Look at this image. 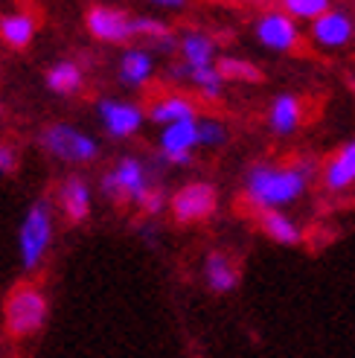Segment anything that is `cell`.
<instances>
[{
	"instance_id": "6da1fadb",
	"label": "cell",
	"mask_w": 355,
	"mask_h": 358,
	"mask_svg": "<svg viewBox=\"0 0 355 358\" xmlns=\"http://www.w3.org/2000/svg\"><path fill=\"white\" fill-rule=\"evenodd\" d=\"M306 184L309 181L294 166H254L247 175V199L262 210H271L277 204H289L300 199Z\"/></svg>"
},
{
	"instance_id": "7a4b0ae2",
	"label": "cell",
	"mask_w": 355,
	"mask_h": 358,
	"mask_svg": "<svg viewBox=\"0 0 355 358\" xmlns=\"http://www.w3.org/2000/svg\"><path fill=\"white\" fill-rule=\"evenodd\" d=\"M50 242H52V207H50V201H35L27 210L21 230H17V254H21V265L29 268V271L38 268L50 250Z\"/></svg>"
},
{
	"instance_id": "3957f363",
	"label": "cell",
	"mask_w": 355,
	"mask_h": 358,
	"mask_svg": "<svg viewBox=\"0 0 355 358\" xmlns=\"http://www.w3.org/2000/svg\"><path fill=\"white\" fill-rule=\"evenodd\" d=\"M47 320V297L35 285H17L6 300V329L17 338L32 335Z\"/></svg>"
},
{
	"instance_id": "277c9868",
	"label": "cell",
	"mask_w": 355,
	"mask_h": 358,
	"mask_svg": "<svg viewBox=\"0 0 355 358\" xmlns=\"http://www.w3.org/2000/svg\"><path fill=\"white\" fill-rule=\"evenodd\" d=\"M152 189L149 169L137 157H122L119 164L102 178V192L117 201H140Z\"/></svg>"
},
{
	"instance_id": "5b68a950",
	"label": "cell",
	"mask_w": 355,
	"mask_h": 358,
	"mask_svg": "<svg viewBox=\"0 0 355 358\" xmlns=\"http://www.w3.org/2000/svg\"><path fill=\"white\" fill-rule=\"evenodd\" d=\"M44 149L50 155H56L59 160H67V164H87V160L96 157V140L82 134L79 129L67 122H59V125H50L44 131Z\"/></svg>"
},
{
	"instance_id": "8992f818",
	"label": "cell",
	"mask_w": 355,
	"mask_h": 358,
	"mask_svg": "<svg viewBox=\"0 0 355 358\" xmlns=\"http://www.w3.org/2000/svg\"><path fill=\"white\" fill-rule=\"evenodd\" d=\"M212 210H216V189H212L210 184H204V181L181 187L172 199V213L181 224L201 222V219L212 216Z\"/></svg>"
},
{
	"instance_id": "52a82bcc",
	"label": "cell",
	"mask_w": 355,
	"mask_h": 358,
	"mask_svg": "<svg viewBox=\"0 0 355 358\" xmlns=\"http://www.w3.org/2000/svg\"><path fill=\"white\" fill-rule=\"evenodd\" d=\"M85 24H87V29H91L94 38H99V41L119 44V41L134 38V35H131V15H126L122 9L94 6L91 12H87Z\"/></svg>"
},
{
	"instance_id": "ba28073f",
	"label": "cell",
	"mask_w": 355,
	"mask_h": 358,
	"mask_svg": "<svg viewBox=\"0 0 355 358\" xmlns=\"http://www.w3.org/2000/svg\"><path fill=\"white\" fill-rule=\"evenodd\" d=\"M198 143V131H195V120H184V122H172L161 134V155L164 160L175 166H187L192 160V146Z\"/></svg>"
},
{
	"instance_id": "9c48e42d",
	"label": "cell",
	"mask_w": 355,
	"mask_h": 358,
	"mask_svg": "<svg viewBox=\"0 0 355 358\" xmlns=\"http://www.w3.org/2000/svg\"><path fill=\"white\" fill-rule=\"evenodd\" d=\"M99 117H102V125L108 129L111 137H131L140 125H143V111L131 102L102 99L99 102Z\"/></svg>"
},
{
	"instance_id": "30bf717a",
	"label": "cell",
	"mask_w": 355,
	"mask_h": 358,
	"mask_svg": "<svg viewBox=\"0 0 355 358\" xmlns=\"http://www.w3.org/2000/svg\"><path fill=\"white\" fill-rule=\"evenodd\" d=\"M256 35L265 47L271 50H291L297 44V27L286 12H268L259 17Z\"/></svg>"
},
{
	"instance_id": "8fae6325",
	"label": "cell",
	"mask_w": 355,
	"mask_h": 358,
	"mask_svg": "<svg viewBox=\"0 0 355 358\" xmlns=\"http://www.w3.org/2000/svg\"><path fill=\"white\" fill-rule=\"evenodd\" d=\"M312 35H314V41L324 44V47H344L352 35V17L347 12L329 9L314 21Z\"/></svg>"
},
{
	"instance_id": "7c38bea8",
	"label": "cell",
	"mask_w": 355,
	"mask_h": 358,
	"mask_svg": "<svg viewBox=\"0 0 355 358\" xmlns=\"http://www.w3.org/2000/svg\"><path fill=\"white\" fill-rule=\"evenodd\" d=\"M59 204L70 222H85L91 213V189L82 178H67L59 189Z\"/></svg>"
},
{
	"instance_id": "4fadbf2b",
	"label": "cell",
	"mask_w": 355,
	"mask_h": 358,
	"mask_svg": "<svg viewBox=\"0 0 355 358\" xmlns=\"http://www.w3.org/2000/svg\"><path fill=\"white\" fill-rule=\"evenodd\" d=\"M204 274H207V285L219 294L233 292L236 282H239V268L233 265V259L227 254H210L207 265H204Z\"/></svg>"
},
{
	"instance_id": "5bb4252c",
	"label": "cell",
	"mask_w": 355,
	"mask_h": 358,
	"mask_svg": "<svg viewBox=\"0 0 355 358\" xmlns=\"http://www.w3.org/2000/svg\"><path fill=\"white\" fill-rule=\"evenodd\" d=\"M324 184L329 189H344L349 184H355V140L335 155L326 169H324Z\"/></svg>"
},
{
	"instance_id": "9a60e30c",
	"label": "cell",
	"mask_w": 355,
	"mask_h": 358,
	"mask_svg": "<svg viewBox=\"0 0 355 358\" xmlns=\"http://www.w3.org/2000/svg\"><path fill=\"white\" fill-rule=\"evenodd\" d=\"M212 52H216V44H212V38H207L204 32H187L184 35V41H181L184 67H189V70L212 67Z\"/></svg>"
},
{
	"instance_id": "2e32d148",
	"label": "cell",
	"mask_w": 355,
	"mask_h": 358,
	"mask_svg": "<svg viewBox=\"0 0 355 358\" xmlns=\"http://www.w3.org/2000/svg\"><path fill=\"white\" fill-rule=\"evenodd\" d=\"M35 35V17L27 12H12L0 17V38H3L9 47H27Z\"/></svg>"
},
{
	"instance_id": "e0dca14e",
	"label": "cell",
	"mask_w": 355,
	"mask_h": 358,
	"mask_svg": "<svg viewBox=\"0 0 355 358\" xmlns=\"http://www.w3.org/2000/svg\"><path fill=\"white\" fill-rule=\"evenodd\" d=\"M259 227L280 245H297L300 242V230L294 227V222L277 210H259Z\"/></svg>"
},
{
	"instance_id": "ac0fdd59",
	"label": "cell",
	"mask_w": 355,
	"mask_h": 358,
	"mask_svg": "<svg viewBox=\"0 0 355 358\" xmlns=\"http://www.w3.org/2000/svg\"><path fill=\"white\" fill-rule=\"evenodd\" d=\"M149 117L154 122H164V125H172V122H184V120H195V105L184 96H164L161 102L152 105Z\"/></svg>"
},
{
	"instance_id": "d6986e66",
	"label": "cell",
	"mask_w": 355,
	"mask_h": 358,
	"mask_svg": "<svg viewBox=\"0 0 355 358\" xmlns=\"http://www.w3.org/2000/svg\"><path fill=\"white\" fill-rule=\"evenodd\" d=\"M119 76L126 85H143L152 76V56L146 50H129L119 62Z\"/></svg>"
},
{
	"instance_id": "ffe728a7",
	"label": "cell",
	"mask_w": 355,
	"mask_h": 358,
	"mask_svg": "<svg viewBox=\"0 0 355 358\" xmlns=\"http://www.w3.org/2000/svg\"><path fill=\"white\" fill-rule=\"evenodd\" d=\"M300 125V102L294 96H277L271 108V129L277 134H291Z\"/></svg>"
},
{
	"instance_id": "44dd1931",
	"label": "cell",
	"mask_w": 355,
	"mask_h": 358,
	"mask_svg": "<svg viewBox=\"0 0 355 358\" xmlns=\"http://www.w3.org/2000/svg\"><path fill=\"white\" fill-rule=\"evenodd\" d=\"M47 85H50V91H56V94H73L76 87L82 85V70H79V64H73V62H59V64H52L50 73H47Z\"/></svg>"
},
{
	"instance_id": "7402d4cb",
	"label": "cell",
	"mask_w": 355,
	"mask_h": 358,
	"mask_svg": "<svg viewBox=\"0 0 355 358\" xmlns=\"http://www.w3.org/2000/svg\"><path fill=\"white\" fill-rule=\"evenodd\" d=\"M216 73L222 82H262V70L251 62H239V59H219Z\"/></svg>"
},
{
	"instance_id": "603a6c76",
	"label": "cell",
	"mask_w": 355,
	"mask_h": 358,
	"mask_svg": "<svg viewBox=\"0 0 355 358\" xmlns=\"http://www.w3.org/2000/svg\"><path fill=\"white\" fill-rule=\"evenodd\" d=\"M195 131H198V143L201 146L216 149L227 140V129L219 120H195Z\"/></svg>"
},
{
	"instance_id": "cb8c5ba5",
	"label": "cell",
	"mask_w": 355,
	"mask_h": 358,
	"mask_svg": "<svg viewBox=\"0 0 355 358\" xmlns=\"http://www.w3.org/2000/svg\"><path fill=\"white\" fill-rule=\"evenodd\" d=\"M282 9H289V17H321L324 12H329L326 0H289Z\"/></svg>"
},
{
	"instance_id": "d4e9b609",
	"label": "cell",
	"mask_w": 355,
	"mask_h": 358,
	"mask_svg": "<svg viewBox=\"0 0 355 358\" xmlns=\"http://www.w3.org/2000/svg\"><path fill=\"white\" fill-rule=\"evenodd\" d=\"M137 204L143 207V213H149V216H157V213H161V210L166 207V199H164V192H161V189L152 187V189H149V192H146Z\"/></svg>"
},
{
	"instance_id": "484cf974",
	"label": "cell",
	"mask_w": 355,
	"mask_h": 358,
	"mask_svg": "<svg viewBox=\"0 0 355 358\" xmlns=\"http://www.w3.org/2000/svg\"><path fill=\"white\" fill-rule=\"evenodd\" d=\"M15 166H17L15 149H12V146H6V143H0V175L15 172Z\"/></svg>"
}]
</instances>
